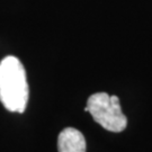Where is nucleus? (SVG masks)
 Listing matches in <instances>:
<instances>
[{
    "instance_id": "f257e3e1",
    "label": "nucleus",
    "mask_w": 152,
    "mask_h": 152,
    "mask_svg": "<svg viewBox=\"0 0 152 152\" xmlns=\"http://www.w3.org/2000/svg\"><path fill=\"white\" fill-rule=\"evenodd\" d=\"M0 102L9 112L24 113L28 102V83L24 65L16 56L0 62Z\"/></svg>"
},
{
    "instance_id": "f03ea898",
    "label": "nucleus",
    "mask_w": 152,
    "mask_h": 152,
    "mask_svg": "<svg viewBox=\"0 0 152 152\" xmlns=\"http://www.w3.org/2000/svg\"><path fill=\"white\" fill-rule=\"evenodd\" d=\"M86 112H89L95 122L109 132H122L126 129L127 118L121 108L117 96H110L107 92H96L87 100Z\"/></svg>"
},
{
    "instance_id": "7ed1b4c3",
    "label": "nucleus",
    "mask_w": 152,
    "mask_h": 152,
    "mask_svg": "<svg viewBox=\"0 0 152 152\" xmlns=\"http://www.w3.org/2000/svg\"><path fill=\"white\" fill-rule=\"evenodd\" d=\"M59 152H86V140L80 131L66 127L58 137Z\"/></svg>"
}]
</instances>
